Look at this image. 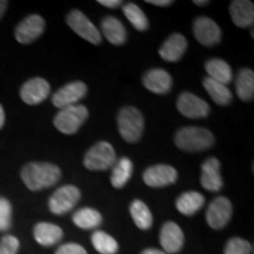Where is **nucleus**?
I'll return each instance as SVG.
<instances>
[{
    "label": "nucleus",
    "mask_w": 254,
    "mask_h": 254,
    "mask_svg": "<svg viewBox=\"0 0 254 254\" xmlns=\"http://www.w3.org/2000/svg\"><path fill=\"white\" fill-rule=\"evenodd\" d=\"M20 177L28 190H40L56 185L62 178V171L55 164L28 163L21 170Z\"/></svg>",
    "instance_id": "1"
},
{
    "label": "nucleus",
    "mask_w": 254,
    "mask_h": 254,
    "mask_svg": "<svg viewBox=\"0 0 254 254\" xmlns=\"http://www.w3.org/2000/svg\"><path fill=\"white\" fill-rule=\"evenodd\" d=\"M174 142L179 150L185 152L206 151L213 146L214 135L204 127L186 126L178 129Z\"/></svg>",
    "instance_id": "2"
},
{
    "label": "nucleus",
    "mask_w": 254,
    "mask_h": 254,
    "mask_svg": "<svg viewBox=\"0 0 254 254\" xmlns=\"http://www.w3.org/2000/svg\"><path fill=\"white\" fill-rule=\"evenodd\" d=\"M120 135L127 142H136L144 132L145 120L140 111L133 106L123 107L117 117Z\"/></svg>",
    "instance_id": "3"
},
{
    "label": "nucleus",
    "mask_w": 254,
    "mask_h": 254,
    "mask_svg": "<svg viewBox=\"0 0 254 254\" xmlns=\"http://www.w3.org/2000/svg\"><path fill=\"white\" fill-rule=\"evenodd\" d=\"M88 111L84 105H72L64 107L57 113L53 120L56 128L64 134H74L82 124L86 122Z\"/></svg>",
    "instance_id": "4"
},
{
    "label": "nucleus",
    "mask_w": 254,
    "mask_h": 254,
    "mask_svg": "<svg viewBox=\"0 0 254 254\" xmlns=\"http://www.w3.org/2000/svg\"><path fill=\"white\" fill-rule=\"evenodd\" d=\"M117 163L113 146L107 141H99L92 146L84 157V166L90 171H105Z\"/></svg>",
    "instance_id": "5"
},
{
    "label": "nucleus",
    "mask_w": 254,
    "mask_h": 254,
    "mask_svg": "<svg viewBox=\"0 0 254 254\" xmlns=\"http://www.w3.org/2000/svg\"><path fill=\"white\" fill-rule=\"evenodd\" d=\"M80 198L81 193L78 187L73 185L62 186L51 195L49 208L53 214H65L78 204Z\"/></svg>",
    "instance_id": "6"
},
{
    "label": "nucleus",
    "mask_w": 254,
    "mask_h": 254,
    "mask_svg": "<svg viewBox=\"0 0 254 254\" xmlns=\"http://www.w3.org/2000/svg\"><path fill=\"white\" fill-rule=\"evenodd\" d=\"M67 25L79 37L87 40L88 43L93 44V45H99L103 40L99 30L79 9H72L67 14Z\"/></svg>",
    "instance_id": "7"
},
{
    "label": "nucleus",
    "mask_w": 254,
    "mask_h": 254,
    "mask_svg": "<svg viewBox=\"0 0 254 254\" xmlns=\"http://www.w3.org/2000/svg\"><path fill=\"white\" fill-rule=\"evenodd\" d=\"M177 109L184 117L190 119L206 118L211 111L205 100L190 92H184L178 97Z\"/></svg>",
    "instance_id": "8"
},
{
    "label": "nucleus",
    "mask_w": 254,
    "mask_h": 254,
    "mask_svg": "<svg viewBox=\"0 0 254 254\" xmlns=\"http://www.w3.org/2000/svg\"><path fill=\"white\" fill-rule=\"evenodd\" d=\"M178 172L171 165L158 164L146 168L142 173V180L150 187H165L177 182Z\"/></svg>",
    "instance_id": "9"
},
{
    "label": "nucleus",
    "mask_w": 254,
    "mask_h": 254,
    "mask_svg": "<svg viewBox=\"0 0 254 254\" xmlns=\"http://www.w3.org/2000/svg\"><path fill=\"white\" fill-rule=\"evenodd\" d=\"M232 217V204L225 196H218L212 200L207 212H206V220L209 227L214 230H220L225 227Z\"/></svg>",
    "instance_id": "10"
},
{
    "label": "nucleus",
    "mask_w": 254,
    "mask_h": 254,
    "mask_svg": "<svg viewBox=\"0 0 254 254\" xmlns=\"http://www.w3.org/2000/svg\"><path fill=\"white\" fill-rule=\"evenodd\" d=\"M45 30V20L38 14H31L18 24L14 36L18 43L31 44L37 40Z\"/></svg>",
    "instance_id": "11"
},
{
    "label": "nucleus",
    "mask_w": 254,
    "mask_h": 254,
    "mask_svg": "<svg viewBox=\"0 0 254 254\" xmlns=\"http://www.w3.org/2000/svg\"><path fill=\"white\" fill-rule=\"evenodd\" d=\"M87 94V86L82 81H72L60 87L53 94L52 103L58 109L77 105Z\"/></svg>",
    "instance_id": "12"
},
{
    "label": "nucleus",
    "mask_w": 254,
    "mask_h": 254,
    "mask_svg": "<svg viewBox=\"0 0 254 254\" xmlns=\"http://www.w3.org/2000/svg\"><path fill=\"white\" fill-rule=\"evenodd\" d=\"M193 33L201 45L213 46L221 39V30L214 20L208 17H199L193 23Z\"/></svg>",
    "instance_id": "13"
},
{
    "label": "nucleus",
    "mask_w": 254,
    "mask_h": 254,
    "mask_svg": "<svg viewBox=\"0 0 254 254\" xmlns=\"http://www.w3.org/2000/svg\"><path fill=\"white\" fill-rule=\"evenodd\" d=\"M51 86L43 78H32L20 88V97L27 105H38L43 103L50 95Z\"/></svg>",
    "instance_id": "14"
},
{
    "label": "nucleus",
    "mask_w": 254,
    "mask_h": 254,
    "mask_svg": "<svg viewBox=\"0 0 254 254\" xmlns=\"http://www.w3.org/2000/svg\"><path fill=\"white\" fill-rule=\"evenodd\" d=\"M220 161L217 158H208L201 165L200 183L209 192H218L222 189V178L220 174Z\"/></svg>",
    "instance_id": "15"
},
{
    "label": "nucleus",
    "mask_w": 254,
    "mask_h": 254,
    "mask_svg": "<svg viewBox=\"0 0 254 254\" xmlns=\"http://www.w3.org/2000/svg\"><path fill=\"white\" fill-rule=\"evenodd\" d=\"M184 233L176 222H165L160 230V244L165 253H178L184 245Z\"/></svg>",
    "instance_id": "16"
},
{
    "label": "nucleus",
    "mask_w": 254,
    "mask_h": 254,
    "mask_svg": "<svg viewBox=\"0 0 254 254\" xmlns=\"http://www.w3.org/2000/svg\"><path fill=\"white\" fill-rule=\"evenodd\" d=\"M142 84L148 91L157 94L168 93L172 88V77L163 68H152L144 74Z\"/></svg>",
    "instance_id": "17"
},
{
    "label": "nucleus",
    "mask_w": 254,
    "mask_h": 254,
    "mask_svg": "<svg viewBox=\"0 0 254 254\" xmlns=\"http://www.w3.org/2000/svg\"><path fill=\"white\" fill-rule=\"evenodd\" d=\"M187 50L186 38L180 33H173L164 41L159 50V55L165 62L176 63L182 59Z\"/></svg>",
    "instance_id": "18"
},
{
    "label": "nucleus",
    "mask_w": 254,
    "mask_h": 254,
    "mask_svg": "<svg viewBox=\"0 0 254 254\" xmlns=\"http://www.w3.org/2000/svg\"><path fill=\"white\" fill-rule=\"evenodd\" d=\"M230 13L233 24L238 27L246 28L253 25L254 5L249 0H234L230 5Z\"/></svg>",
    "instance_id": "19"
},
{
    "label": "nucleus",
    "mask_w": 254,
    "mask_h": 254,
    "mask_svg": "<svg viewBox=\"0 0 254 254\" xmlns=\"http://www.w3.org/2000/svg\"><path fill=\"white\" fill-rule=\"evenodd\" d=\"M37 243L43 246H52L59 243L64 236V232L59 226L50 222H39L33 230Z\"/></svg>",
    "instance_id": "20"
},
{
    "label": "nucleus",
    "mask_w": 254,
    "mask_h": 254,
    "mask_svg": "<svg viewBox=\"0 0 254 254\" xmlns=\"http://www.w3.org/2000/svg\"><path fill=\"white\" fill-rule=\"evenodd\" d=\"M101 31L107 40L113 45H123L126 41V28L119 19L106 17L101 21Z\"/></svg>",
    "instance_id": "21"
},
{
    "label": "nucleus",
    "mask_w": 254,
    "mask_h": 254,
    "mask_svg": "<svg viewBox=\"0 0 254 254\" xmlns=\"http://www.w3.org/2000/svg\"><path fill=\"white\" fill-rule=\"evenodd\" d=\"M205 204V198L201 193L195 190H189L183 193L177 199V209L184 215H193L199 211Z\"/></svg>",
    "instance_id": "22"
},
{
    "label": "nucleus",
    "mask_w": 254,
    "mask_h": 254,
    "mask_svg": "<svg viewBox=\"0 0 254 254\" xmlns=\"http://www.w3.org/2000/svg\"><path fill=\"white\" fill-rule=\"evenodd\" d=\"M206 72H207L208 78L220 82V84L227 85L230 84L233 79V73L228 64L222 59H209L205 64Z\"/></svg>",
    "instance_id": "23"
},
{
    "label": "nucleus",
    "mask_w": 254,
    "mask_h": 254,
    "mask_svg": "<svg viewBox=\"0 0 254 254\" xmlns=\"http://www.w3.org/2000/svg\"><path fill=\"white\" fill-rule=\"evenodd\" d=\"M202 85H204L206 92H207L215 104L220 105V106H226L232 101L233 95H232V92L227 87V85L220 84V82L215 81L208 77L204 79Z\"/></svg>",
    "instance_id": "24"
},
{
    "label": "nucleus",
    "mask_w": 254,
    "mask_h": 254,
    "mask_svg": "<svg viewBox=\"0 0 254 254\" xmlns=\"http://www.w3.org/2000/svg\"><path fill=\"white\" fill-rule=\"evenodd\" d=\"M238 97L243 101H251L254 97V73L250 68H243L238 72L236 79Z\"/></svg>",
    "instance_id": "25"
},
{
    "label": "nucleus",
    "mask_w": 254,
    "mask_h": 254,
    "mask_svg": "<svg viewBox=\"0 0 254 254\" xmlns=\"http://www.w3.org/2000/svg\"><path fill=\"white\" fill-rule=\"evenodd\" d=\"M133 172V164L128 158H120L118 163L114 164L112 174H111V184L114 189H122L127 184Z\"/></svg>",
    "instance_id": "26"
},
{
    "label": "nucleus",
    "mask_w": 254,
    "mask_h": 254,
    "mask_svg": "<svg viewBox=\"0 0 254 254\" xmlns=\"http://www.w3.org/2000/svg\"><path fill=\"white\" fill-rule=\"evenodd\" d=\"M129 213L136 227L140 230H148L153 224V217H152L150 208L141 200H134L132 202L129 206Z\"/></svg>",
    "instance_id": "27"
},
{
    "label": "nucleus",
    "mask_w": 254,
    "mask_h": 254,
    "mask_svg": "<svg viewBox=\"0 0 254 254\" xmlns=\"http://www.w3.org/2000/svg\"><path fill=\"white\" fill-rule=\"evenodd\" d=\"M103 221V217L97 209L85 207L73 214V222L82 230H92L98 227Z\"/></svg>",
    "instance_id": "28"
},
{
    "label": "nucleus",
    "mask_w": 254,
    "mask_h": 254,
    "mask_svg": "<svg viewBox=\"0 0 254 254\" xmlns=\"http://www.w3.org/2000/svg\"><path fill=\"white\" fill-rule=\"evenodd\" d=\"M123 11L127 20L132 24L136 31L144 32L148 28V19L144 11L134 2H127L123 6Z\"/></svg>",
    "instance_id": "29"
},
{
    "label": "nucleus",
    "mask_w": 254,
    "mask_h": 254,
    "mask_svg": "<svg viewBox=\"0 0 254 254\" xmlns=\"http://www.w3.org/2000/svg\"><path fill=\"white\" fill-rule=\"evenodd\" d=\"M92 244L101 254H116L119 250L117 240L103 231H97L92 234Z\"/></svg>",
    "instance_id": "30"
},
{
    "label": "nucleus",
    "mask_w": 254,
    "mask_h": 254,
    "mask_svg": "<svg viewBox=\"0 0 254 254\" xmlns=\"http://www.w3.org/2000/svg\"><path fill=\"white\" fill-rule=\"evenodd\" d=\"M225 254H251L252 253V245L249 241L241 238H232L228 240L225 247Z\"/></svg>",
    "instance_id": "31"
},
{
    "label": "nucleus",
    "mask_w": 254,
    "mask_h": 254,
    "mask_svg": "<svg viewBox=\"0 0 254 254\" xmlns=\"http://www.w3.org/2000/svg\"><path fill=\"white\" fill-rule=\"evenodd\" d=\"M12 206L5 198H0V231L8 230L11 226Z\"/></svg>",
    "instance_id": "32"
},
{
    "label": "nucleus",
    "mask_w": 254,
    "mask_h": 254,
    "mask_svg": "<svg viewBox=\"0 0 254 254\" xmlns=\"http://www.w3.org/2000/svg\"><path fill=\"white\" fill-rule=\"evenodd\" d=\"M19 240L13 236H5L0 240V254H17Z\"/></svg>",
    "instance_id": "33"
},
{
    "label": "nucleus",
    "mask_w": 254,
    "mask_h": 254,
    "mask_svg": "<svg viewBox=\"0 0 254 254\" xmlns=\"http://www.w3.org/2000/svg\"><path fill=\"white\" fill-rule=\"evenodd\" d=\"M56 254H87V252L84 247L78 245V244L69 243L60 246Z\"/></svg>",
    "instance_id": "34"
},
{
    "label": "nucleus",
    "mask_w": 254,
    "mask_h": 254,
    "mask_svg": "<svg viewBox=\"0 0 254 254\" xmlns=\"http://www.w3.org/2000/svg\"><path fill=\"white\" fill-rule=\"evenodd\" d=\"M98 2L109 8H116L123 4V1H120V0H99Z\"/></svg>",
    "instance_id": "35"
},
{
    "label": "nucleus",
    "mask_w": 254,
    "mask_h": 254,
    "mask_svg": "<svg viewBox=\"0 0 254 254\" xmlns=\"http://www.w3.org/2000/svg\"><path fill=\"white\" fill-rule=\"evenodd\" d=\"M148 4L155 5V6H161V7H165V6H170L173 4V1L171 0H147Z\"/></svg>",
    "instance_id": "36"
},
{
    "label": "nucleus",
    "mask_w": 254,
    "mask_h": 254,
    "mask_svg": "<svg viewBox=\"0 0 254 254\" xmlns=\"http://www.w3.org/2000/svg\"><path fill=\"white\" fill-rule=\"evenodd\" d=\"M8 1H4V0H0V19L2 18V15L5 14L6 9H7Z\"/></svg>",
    "instance_id": "37"
},
{
    "label": "nucleus",
    "mask_w": 254,
    "mask_h": 254,
    "mask_svg": "<svg viewBox=\"0 0 254 254\" xmlns=\"http://www.w3.org/2000/svg\"><path fill=\"white\" fill-rule=\"evenodd\" d=\"M141 254H167V253H165L164 251H160L157 249H147L142 251Z\"/></svg>",
    "instance_id": "38"
},
{
    "label": "nucleus",
    "mask_w": 254,
    "mask_h": 254,
    "mask_svg": "<svg viewBox=\"0 0 254 254\" xmlns=\"http://www.w3.org/2000/svg\"><path fill=\"white\" fill-rule=\"evenodd\" d=\"M4 124H5V112H4V109H2L1 104H0V128L4 126Z\"/></svg>",
    "instance_id": "39"
},
{
    "label": "nucleus",
    "mask_w": 254,
    "mask_h": 254,
    "mask_svg": "<svg viewBox=\"0 0 254 254\" xmlns=\"http://www.w3.org/2000/svg\"><path fill=\"white\" fill-rule=\"evenodd\" d=\"M208 2L209 1H207V0H206V1H198V0H194V4L198 6H205V5H207Z\"/></svg>",
    "instance_id": "40"
}]
</instances>
